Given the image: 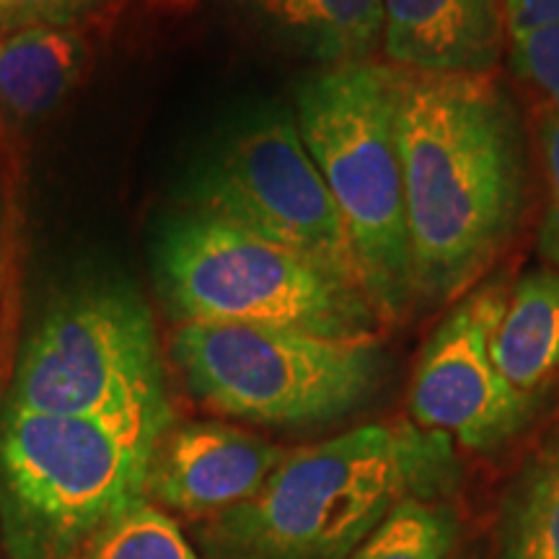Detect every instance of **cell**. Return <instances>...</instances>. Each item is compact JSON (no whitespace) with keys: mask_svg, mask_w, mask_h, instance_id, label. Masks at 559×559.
I'll return each mask as SVG.
<instances>
[{"mask_svg":"<svg viewBox=\"0 0 559 559\" xmlns=\"http://www.w3.org/2000/svg\"><path fill=\"white\" fill-rule=\"evenodd\" d=\"M500 559H559V430L523 464L508 489Z\"/></svg>","mask_w":559,"mask_h":559,"instance_id":"15","label":"cell"},{"mask_svg":"<svg viewBox=\"0 0 559 559\" xmlns=\"http://www.w3.org/2000/svg\"><path fill=\"white\" fill-rule=\"evenodd\" d=\"M160 440L94 417L0 412V534L9 559H73L148 500Z\"/></svg>","mask_w":559,"mask_h":559,"instance_id":"4","label":"cell"},{"mask_svg":"<svg viewBox=\"0 0 559 559\" xmlns=\"http://www.w3.org/2000/svg\"><path fill=\"white\" fill-rule=\"evenodd\" d=\"M171 355L202 404L257 425L332 423L358 409L383 376L376 340L260 324H181Z\"/></svg>","mask_w":559,"mask_h":559,"instance_id":"7","label":"cell"},{"mask_svg":"<svg viewBox=\"0 0 559 559\" xmlns=\"http://www.w3.org/2000/svg\"><path fill=\"white\" fill-rule=\"evenodd\" d=\"M285 451L223 423L169 428L151 464L148 495L187 515H221L260 492Z\"/></svg>","mask_w":559,"mask_h":559,"instance_id":"10","label":"cell"},{"mask_svg":"<svg viewBox=\"0 0 559 559\" xmlns=\"http://www.w3.org/2000/svg\"><path fill=\"white\" fill-rule=\"evenodd\" d=\"M404 207L415 304H449L513 241L528 205V140L495 75L396 83Z\"/></svg>","mask_w":559,"mask_h":559,"instance_id":"1","label":"cell"},{"mask_svg":"<svg viewBox=\"0 0 559 559\" xmlns=\"http://www.w3.org/2000/svg\"><path fill=\"white\" fill-rule=\"evenodd\" d=\"M109 0H0V37L39 26L70 29Z\"/></svg>","mask_w":559,"mask_h":559,"instance_id":"20","label":"cell"},{"mask_svg":"<svg viewBox=\"0 0 559 559\" xmlns=\"http://www.w3.org/2000/svg\"><path fill=\"white\" fill-rule=\"evenodd\" d=\"M506 285L472 288L430 334L409 386L417 428L464 449L492 451L519 436L536 402L515 394L489 358V340L508 304Z\"/></svg>","mask_w":559,"mask_h":559,"instance_id":"9","label":"cell"},{"mask_svg":"<svg viewBox=\"0 0 559 559\" xmlns=\"http://www.w3.org/2000/svg\"><path fill=\"white\" fill-rule=\"evenodd\" d=\"M9 404L104 419L164 440L171 407L145 300L124 285L60 298L21 349Z\"/></svg>","mask_w":559,"mask_h":559,"instance_id":"6","label":"cell"},{"mask_svg":"<svg viewBox=\"0 0 559 559\" xmlns=\"http://www.w3.org/2000/svg\"><path fill=\"white\" fill-rule=\"evenodd\" d=\"M249 9L324 68L368 62L383 45V0H249Z\"/></svg>","mask_w":559,"mask_h":559,"instance_id":"13","label":"cell"},{"mask_svg":"<svg viewBox=\"0 0 559 559\" xmlns=\"http://www.w3.org/2000/svg\"><path fill=\"white\" fill-rule=\"evenodd\" d=\"M502 41V0H383L381 47L396 70L492 75Z\"/></svg>","mask_w":559,"mask_h":559,"instance_id":"11","label":"cell"},{"mask_svg":"<svg viewBox=\"0 0 559 559\" xmlns=\"http://www.w3.org/2000/svg\"><path fill=\"white\" fill-rule=\"evenodd\" d=\"M508 62L515 79L559 107V24L510 37Z\"/></svg>","mask_w":559,"mask_h":559,"instance_id":"18","label":"cell"},{"mask_svg":"<svg viewBox=\"0 0 559 559\" xmlns=\"http://www.w3.org/2000/svg\"><path fill=\"white\" fill-rule=\"evenodd\" d=\"M459 519L440 500H404L347 559H453Z\"/></svg>","mask_w":559,"mask_h":559,"instance_id":"16","label":"cell"},{"mask_svg":"<svg viewBox=\"0 0 559 559\" xmlns=\"http://www.w3.org/2000/svg\"><path fill=\"white\" fill-rule=\"evenodd\" d=\"M489 358L515 394L536 402L559 376V272L528 270L515 280L489 340Z\"/></svg>","mask_w":559,"mask_h":559,"instance_id":"12","label":"cell"},{"mask_svg":"<svg viewBox=\"0 0 559 559\" xmlns=\"http://www.w3.org/2000/svg\"><path fill=\"white\" fill-rule=\"evenodd\" d=\"M156 277L181 324H260L332 340H376L383 324L366 290L275 241L190 210L160 234Z\"/></svg>","mask_w":559,"mask_h":559,"instance_id":"5","label":"cell"},{"mask_svg":"<svg viewBox=\"0 0 559 559\" xmlns=\"http://www.w3.org/2000/svg\"><path fill=\"white\" fill-rule=\"evenodd\" d=\"M451 438L417 425H362L285 453L260 492L221 513L228 559H345L404 500H436L456 481Z\"/></svg>","mask_w":559,"mask_h":559,"instance_id":"2","label":"cell"},{"mask_svg":"<svg viewBox=\"0 0 559 559\" xmlns=\"http://www.w3.org/2000/svg\"><path fill=\"white\" fill-rule=\"evenodd\" d=\"M190 213L251 230L366 290L353 239L296 120L257 122L230 140L194 181Z\"/></svg>","mask_w":559,"mask_h":559,"instance_id":"8","label":"cell"},{"mask_svg":"<svg viewBox=\"0 0 559 559\" xmlns=\"http://www.w3.org/2000/svg\"><path fill=\"white\" fill-rule=\"evenodd\" d=\"M400 70L379 62L326 66L298 86L296 128L330 187L383 321L415 304L396 138Z\"/></svg>","mask_w":559,"mask_h":559,"instance_id":"3","label":"cell"},{"mask_svg":"<svg viewBox=\"0 0 559 559\" xmlns=\"http://www.w3.org/2000/svg\"><path fill=\"white\" fill-rule=\"evenodd\" d=\"M73 559H200L179 523L143 500L96 531Z\"/></svg>","mask_w":559,"mask_h":559,"instance_id":"17","label":"cell"},{"mask_svg":"<svg viewBox=\"0 0 559 559\" xmlns=\"http://www.w3.org/2000/svg\"><path fill=\"white\" fill-rule=\"evenodd\" d=\"M86 45L73 29H24L0 37V115L37 122L79 83Z\"/></svg>","mask_w":559,"mask_h":559,"instance_id":"14","label":"cell"},{"mask_svg":"<svg viewBox=\"0 0 559 559\" xmlns=\"http://www.w3.org/2000/svg\"><path fill=\"white\" fill-rule=\"evenodd\" d=\"M539 145L544 169V207L539 221V254L559 272V107L544 104L539 117Z\"/></svg>","mask_w":559,"mask_h":559,"instance_id":"19","label":"cell"},{"mask_svg":"<svg viewBox=\"0 0 559 559\" xmlns=\"http://www.w3.org/2000/svg\"><path fill=\"white\" fill-rule=\"evenodd\" d=\"M508 37L559 24V0H502Z\"/></svg>","mask_w":559,"mask_h":559,"instance_id":"21","label":"cell"}]
</instances>
